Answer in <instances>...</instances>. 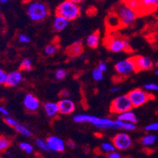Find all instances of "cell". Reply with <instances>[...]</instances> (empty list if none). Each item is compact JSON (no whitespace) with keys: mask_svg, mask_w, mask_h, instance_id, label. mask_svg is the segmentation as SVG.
<instances>
[{"mask_svg":"<svg viewBox=\"0 0 158 158\" xmlns=\"http://www.w3.org/2000/svg\"><path fill=\"white\" fill-rule=\"evenodd\" d=\"M27 15L34 22H41L49 16L50 10L47 4L39 0L30 1L26 7Z\"/></svg>","mask_w":158,"mask_h":158,"instance_id":"obj_1","label":"cell"},{"mask_svg":"<svg viewBox=\"0 0 158 158\" xmlns=\"http://www.w3.org/2000/svg\"><path fill=\"white\" fill-rule=\"evenodd\" d=\"M81 14V9L78 4L70 0H64L57 6L56 15L61 16L68 21H74L78 18Z\"/></svg>","mask_w":158,"mask_h":158,"instance_id":"obj_2","label":"cell"},{"mask_svg":"<svg viewBox=\"0 0 158 158\" xmlns=\"http://www.w3.org/2000/svg\"><path fill=\"white\" fill-rule=\"evenodd\" d=\"M106 48L112 53H120L122 51H131L130 42L126 38L120 35H110L105 41Z\"/></svg>","mask_w":158,"mask_h":158,"instance_id":"obj_3","label":"cell"},{"mask_svg":"<svg viewBox=\"0 0 158 158\" xmlns=\"http://www.w3.org/2000/svg\"><path fill=\"white\" fill-rule=\"evenodd\" d=\"M114 13L118 16L122 26L123 27L130 26L135 21L139 15L138 11L131 8L125 2H123L121 5L119 6Z\"/></svg>","mask_w":158,"mask_h":158,"instance_id":"obj_4","label":"cell"},{"mask_svg":"<svg viewBox=\"0 0 158 158\" xmlns=\"http://www.w3.org/2000/svg\"><path fill=\"white\" fill-rule=\"evenodd\" d=\"M132 106L135 108L140 107L154 98V96L145 89H134L127 94Z\"/></svg>","mask_w":158,"mask_h":158,"instance_id":"obj_5","label":"cell"},{"mask_svg":"<svg viewBox=\"0 0 158 158\" xmlns=\"http://www.w3.org/2000/svg\"><path fill=\"white\" fill-rule=\"evenodd\" d=\"M114 69L117 76L124 78L128 77L129 75L136 72L135 64L133 57H128L116 62L114 66Z\"/></svg>","mask_w":158,"mask_h":158,"instance_id":"obj_6","label":"cell"},{"mask_svg":"<svg viewBox=\"0 0 158 158\" xmlns=\"http://www.w3.org/2000/svg\"><path fill=\"white\" fill-rule=\"evenodd\" d=\"M133 106L127 94L120 95L117 96L112 102L111 106H110V112L113 114L119 115L128 110H131Z\"/></svg>","mask_w":158,"mask_h":158,"instance_id":"obj_7","label":"cell"},{"mask_svg":"<svg viewBox=\"0 0 158 158\" xmlns=\"http://www.w3.org/2000/svg\"><path fill=\"white\" fill-rule=\"evenodd\" d=\"M112 143L118 150H126L132 146V139L125 132H120L113 138Z\"/></svg>","mask_w":158,"mask_h":158,"instance_id":"obj_8","label":"cell"},{"mask_svg":"<svg viewBox=\"0 0 158 158\" xmlns=\"http://www.w3.org/2000/svg\"><path fill=\"white\" fill-rule=\"evenodd\" d=\"M133 58L135 64L136 72L148 71L153 69V62L151 58L145 56H135Z\"/></svg>","mask_w":158,"mask_h":158,"instance_id":"obj_9","label":"cell"},{"mask_svg":"<svg viewBox=\"0 0 158 158\" xmlns=\"http://www.w3.org/2000/svg\"><path fill=\"white\" fill-rule=\"evenodd\" d=\"M47 143L50 150L54 152H63L65 149V143L61 138L51 135L47 139Z\"/></svg>","mask_w":158,"mask_h":158,"instance_id":"obj_10","label":"cell"},{"mask_svg":"<svg viewBox=\"0 0 158 158\" xmlns=\"http://www.w3.org/2000/svg\"><path fill=\"white\" fill-rule=\"evenodd\" d=\"M23 105L24 108L29 112H35L40 106V100L31 93L25 94L23 99Z\"/></svg>","mask_w":158,"mask_h":158,"instance_id":"obj_11","label":"cell"},{"mask_svg":"<svg viewBox=\"0 0 158 158\" xmlns=\"http://www.w3.org/2000/svg\"><path fill=\"white\" fill-rule=\"evenodd\" d=\"M59 107V114L69 115L75 111L76 104L73 100L69 98H62L58 102Z\"/></svg>","mask_w":158,"mask_h":158,"instance_id":"obj_12","label":"cell"},{"mask_svg":"<svg viewBox=\"0 0 158 158\" xmlns=\"http://www.w3.org/2000/svg\"><path fill=\"white\" fill-rule=\"evenodd\" d=\"M24 80L22 73L20 71H13L7 74L6 86L10 87H14L19 85L21 82Z\"/></svg>","mask_w":158,"mask_h":158,"instance_id":"obj_13","label":"cell"},{"mask_svg":"<svg viewBox=\"0 0 158 158\" xmlns=\"http://www.w3.org/2000/svg\"><path fill=\"white\" fill-rule=\"evenodd\" d=\"M92 124L100 129H116L115 120L109 118H98L95 116Z\"/></svg>","mask_w":158,"mask_h":158,"instance_id":"obj_14","label":"cell"},{"mask_svg":"<svg viewBox=\"0 0 158 158\" xmlns=\"http://www.w3.org/2000/svg\"><path fill=\"white\" fill-rule=\"evenodd\" d=\"M84 52V45L80 41H77L69 46L66 49V54L70 57H77Z\"/></svg>","mask_w":158,"mask_h":158,"instance_id":"obj_15","label":"cell"},{"mask_svg":"<svg viewBox=\"0 0 158 158\" xmlns=\"http://www.w3.org/2000/svg\"><path fill=\"white\" fill-rule=\"evenodd\" d=\"M44 110L47 116L49 118H54L59 114V107L57 102H48L44 103Z\"/></svg>","mask_w":158,"mask_h":158,"instance_id":"obj_16","label":"cell"},{"mask_svg":"<svg viewBox=\"0 0 158 158\" xmlns=\"http://www.w3.org/2000/svg\"><path fill=\"white\" fill-rule=\"evenodd\" d=\"M69 21H68L61 16L56 15L54 21H53V28L57 32H61L67 28V26L69 25Z\"/></svg>","mask_w":158,"mask_h":158,"instance_id":"obj_17","label":"cell"},{"mask_svg":"<svg viewBox=\"0 0 158 158\" xmlns=\"http://www.w3.org/2000/svg\"><path fill=\"white\" fill-rule=\"evenodd\" d=\"M106 25L110 29H116L120 27H122V24L120 23L118 16L116 15L115 13H112L108 16L107 18H106Z\"/></svg>","mask_w":158,"mask_h":158,"instance_id":"obj_18","label":"cell"},{"mask_svg":"<svg viewBox=\"0 0 158 158\" xmlns=\"http://www.w3.org/2000/svg\"><path fill=\"white\" fill-rule=\"evenodd\" d=\"M100 44V35L98 31L92 33L89 35L86 39V44L91 49H95L98 47Z\"/></svg>","mask_w":158,"mask_h":158,"instance_id":"obj_19","label":"cell"},{"mask_svg":"<svg viewBox=\"0 0 158 158\" xmlns=\"http://www.w3.org/2000/svg\"><path fill=\"white\" fill-rule=\"evenodd\" d=\"M117 119L124 122H131V123H137L138 118L136 115L131 110H128L124 113H122L117 116Z\"/></svg>","mask_w":158,"mask_h":158,"instance_id":"obj_20","label":"cell"},{"mask_svg":"<svg viewBox=\"0 0 158 158\" xmlns=\"http://www.w3.org/2000/svg\"><path fill=\"white\" fill-rule=\"evenodd\" d=\"M94 118H95V116H92V115L77 114L74 116V117H73V120H74L76 123H90V124H92Z\"/></svg>","mask_w":158,"mask_h":158,"instance_id":"obj_21","label":"cell"},{"mask_svg":"<svg viewBox=\"0 0 158 158\" xmlns=\"http://www.w3.org/2000/svg\"><path fill=\"white\" fill-rule=\"evenodd\" d=\"M140 2V12L141 10H146L149 12L150 10H153L157 6H156V0H139Z\"/></svg>","mask_w":158,"mask_h":158,"instance_id":"obj_22","label":"cell"},{"mask_svg":"<svg viewBox=\"0 0 158 158\" xmlns=\"http://www.w3.org/2000/svg\"><path fill=\"white\" fill-rule=\"evenodd\" d=\"M157 140V136L153 134H147L142 138L141 143L144 146H151L155 144Z\"/></svg>","mask_w":158,"mask_h":158,"instance_id":"obj_23","label":"cell"},{"mask_svg":"<svg viewBox=\"0 0 158 158\" xmlns=\"http://www.w3.org/2000/svg\"><path fill=\"white\" fill-rule=\"evenodd\" d=\"M11 145V141L5 136H0V153H4L9 149Z\"/></svg>","mask_w":158,"mask_h":158,"instance_id":"obj_24","label":"cell"},{"mask_svg":"<svg viewBox=\"0 0 158 158\" xmlns=\"http://www.w3.org/2000/svg\"><path fill=\"white\" fill-rule=\"evenodd\" d=\"M58 50V45L56 43L50 44L44 49V54L47 56H53L57 53Z\"/></svg>","mask_w":158,"mask_h":158,"instance_id":"obj_25","label":"cell"},{"mask_svg":"<svg viewBox=\"0 0 158 158\" xmlns=\"http://www.w3.org/2000/svg\"><path fill=\"white\" fill-rule=\"evenodd\" d=\"M14 128H15V130L17 131L19 134L22 135L24 136V137H27V138L31 137V131H30L26 126L22 125V124H19V123H18V125L16 126Z\"/></svg>","mask_w":158,"mask_h":158,"instance_id":"obj_26","label":"cell"},{"mask_svg":"<svg viewBox=\"0 0 158 158\" xmlns=\"http://www.w3.org/2000/svg\"><path fill=\"white\" fill-rule=\"evenodd\" d=\"M20 69L22 71L30 72L33 69V65L31 61L29 58H24L20 64Z\"/></svg>","mask_w":158,"mask_h":158,"instance_id":"obj_27","label":"cell"},{"mask_svg":"<svg viewBox=\"0 0 158 158\" xmlns=\"http://www.w3.org/2000/svg\"><path fill=\"white\" fill-rule=\"evenodd\" d=\"M123 2H125L128 6H130L132 9L135 10L139 14L141 9L139 0H125V1H123Z\"/></svg>","mask_w":158,"mask_h":158,"instance_id":"obj_28","label":"cell"},{"mask_svg":"<svg viewBox=\"0 0 158 158\" xmlns=\"http://www.w3.org/2000/svg\"><path fill=\"white\" fill-rule=\"evenodd\" d=\"M101 149L102 150V152L106 153H110L111 152L114 151L116 148H115L114 145L113 143H109V142H106V143H103L101 146Z\"/></svg>","mask_w":158,"mask_h":158,"instance_id":"obj_29","label":"cell"},{"mask_svg":"<svg viewBox=\"0 0 158 158\" xmlns=\"http://www.w3.org/2000/svg\"><path fill=\"white\" fill-rule=\"evenodd\" d=\"M19 148L21 150H22V151L25 152L26 153H31L33 152V149H34V148H33V146H31L30 143H24V142H21V143H19Z\"/></svg>","mask_w":158,"mask_h":158,"instance_id":"obj_30","label":"cell"},{"mask_svg":"<svg viewBox=\"0 0 158 158\" xmlns=\"http://www.w3.org/2000/svg\"><path fill=\"white\" fill-rule=\"evenodd\" d=\"M103 77H104V75H103L102 72L98 69L97 68L94 69L92 71V77L94 79V80H95V81H102L103 80Z\"/></svg>","mask_w":158,"mask_h":158,"instance_id":"obj_31","label":"cell"},{"mask_svg":"<svg viewBox=\"0 0 158 158\" xmlns=\"http://www.w3.org/2000/svg\"><path fill=\"white\" fill-rule=\"evenodd\" d=\"M35 143H36L37 146H38L40 149H43L44 151H49L50 149H49L48 146H47V141H44L41 139H37L35 140Z\"/></svg>","mask_w":158,"mask_h":158,"instance_id":"obj_32","label":"cell"},{"mask_svg":"<svg viewBox=\"0 0 158 158\" xmlns=\"http://www.w3.org/2000/svg\"><path fill=\"white\" fill-rule=\"evenodd\" d=\"M67 76V72L63 69H59L55 72V78L57 80H62Z\"/></svg>","mask_w":158,"mask_h":158,"instance_id":"obj_33","label":"cell"},{"mask_svg":"<svg viewBox=\"0 0 158 158\" xmlns=\"http://www.w3.org/2000/svg\"><path fill=\"white\" fill-rule=\"evenodd\" d=\"M4 121H5V123H6L7 125H9L13 127H15L18 124V120H15V119L13 118V117H10V116H6L5 119H4Z\"/></svg>","mask_w":158,"mask_h":158,"instance_id":"obj_34","label":"cell"},{"mask_svg":"<svg viewBox=\"0 0 158 158\" xmlns=\"http://www.w3.org/2000/svg\"><path fill=\"white\" fill-rule=\"evenodd\" d=\"M135 128H136L135 123H131V122L123 121L122 129H123L124 131H134Z\"/></svg>","mask_w":158,"mask_h":158,"instance_id":"obj_35","label":"cell"},{"mask_svg":"<svg viewBox=\"0 0 158 158\" xmlns=\"http://www.w3.org/2000/svg\"><path fill=\"white\" fill-rule=\"evenodd\" d=\"M145 131H158V122L149 123L145 127Z\"/></svg>","mask_w":158,"mask_h":158,"instance_id":"obj_36","label":"cell"},{"mask_svg":"<svg viewBox=\"0 0 158 158\" xmlns=\"http://www.w3.org/2000/svg\"><path fill=\"white\" fill-rule=\"evenodd\" d=\"M18 41L21 44H29L31 42V39L25 34H21L18 37Z\"/></svg>","mask_w":158,"mask_h":158,"instance_id":"obj_37","label":"cell"},{"mask_svg":"<svg viewBox=\"0 0 158 158\" xmlns=\"http://www.w3.org/2000/svg\"><path fill=\"white\" fill-rule=\"evenodd\" d=\"M7 78V73L0 69V85H5Z\"/></svg>","mask_w":158,"mask_h":158,"instance_id":"obj_38","label":"cell"},{"mask_svg":"<svg viewBox=\"0 0 158 158\" xmlns=\"http://www.w3.org/2000/svg\"><path fill=\"white\" fill-rule=\"evenodd\" d=\"M156 84H153V83H149V84H146L144 85V89L149 92L150 91H155V89H156Z\"/></svg>","mask_w":158,"mask_h":158,"instance_id":"obj_39","label":"cell"},{"mask_svg":"<svg viewBox=\"0 0 158 158\" xmlns=\"http://www.w3.org/2000/svg\"><path fill=\"white\" fill-rule=\"evenodd\" d=\"M97 69H99L100 71H102V73L106 72L107 70V64L104 61H101V62H99L97 66Z\"/></svg>","mask_w":158,"mask_h":158,"instance_id":"obj_40","label":"cell"},{"mask_svg":"<svg viewBox=\"0 0 158 158\" xmlns=\"http://www.w3.org/2000/svg\"><path fill=\"white\" fill-rule=\"evenodd\" d=\"M108 158H123L122 157L121 154L118 152L114 151L111 152V153H108Z\"/></svg>","mask_w":158,"mask_h":158,"instance_id":"obj_41","label":"cell"},{"mask_svg":"<svg viewBox=\"0 0 158 158\" xmlns=\"http://www.w3.org/2000/svg\"><path fill=\"white\" fill-rule=\"evenodd\" d=\"M60 97L62 98H69L70 96V92L68 90H62L59 94Z\"/></svg>","mask_w":158,"mask_h":158,"instance_id":"obj_42","label":"cell"},{"mask_svg":"<svg viewBox=\"0 0 158 158\" xmlns=\"http://www.w3.org/2000/svg\"><path fill=\"white\" fill-rule=\"evenodd\" d=\"M0 113H2V114L5 116H9L10 115L9 111H8L5 107H3V106H0Z\"/></svg>","mask_w":158,"mask_h":158,"instance_id":"obj_43","label":"cell"},{"mask_svg":"<svg viewBox=\"0 0 158 158\" xmlns=\"http://www.w3.org/2000/svg\"><path fill=\"white\" fill-rule=\"evenodd\" d=\"M67 146H68L69 148H70V149H74V148L76 147V143H75L74 141L69 140L68 142H67Z\"/></svg>","mask_w":158,"mask_h":158,"instance_id":"obj_44","label":"cell"},{"mask_svg":"<svg viewBox=\"0 0 158 158\" xmlns=\"http://www.w3.org/2000/svg\"><path fill=\"white\" fill-rule=\"evenodd\" d=\"M120 87H118V86H113V87H112L111 89H110L112 93L118 92V91H120Z\"/></svg>","mask_w":158,"mask_h":158,"instance_id":"obj_45","label":"cell"},{"mask_svg":"<svg viewBox=\"0 0 158 158\" xmlns=\"http://www.w3.org/2000/svg\"><path fill=\"white\" fill-rule=\"evenodd\" d=\"M70 1H72V2H75V3H77V4H79V3H81L84 0H70Z\"/></svg>","mask_w":158,"mask_h":158,"instance_id":"obj_46","label":"cell"},{"mask_svg":"<svg viewBox=\"0 0 158 158\" xmlns=\"http://www.w3.org/2000/svg\"><path fill=\"white\" fill-rule=\"evenodd\" d=\"M8 1H9V0H0V2H8Z\"/></svg>","mask_w":158,"mask_h":158,"instance_id":"obj_47","label":"cell"},{"mask_svg":"<svg viewBox=\"0 0 158 158\" xmlns=\"http://www.w3.org/2000/svg\"><path fill=\"white\" fill-rule=\"evenodd\" d=\"M155 66H156V68L158 69V60H157V61H156V64H155Z\"/></svg>","mask_w":158,"mask_h":158,"instance_id":"obj_48","label":"cell"},{"mask_svg":"<svg viewBox=\"0 0 158 158\" xmlns=\"http://www.w3.org/2000/svg\"><path fill=\"white\" fill-rule=\"evenodd\" d=\"M155 90H156V92L158 93V85L157 84H156V89H155Z\"/></svg>","mask_w":158,"mask_h":158,"instance_id":"obj_49","label":"cell"},{"mask_svg":"<svg viewBox=\"0 0 158 158\" xmlns=\"http://www.w3.org/2000/svg\"><path fill=\"white\" fill-rule=\"evenodd\" d=\"M155 74H156V76H157V77H158V69H156V71L155 72Z\"/></svg>","mask_w":158,"mask_h":158,"instance_id":"obj_50","label":"cell"},{"mask_svg":"<svg viewBox=\"0 0 158 158\" xmlns=\"http://www.w3.org/2000/svg\"><path fill=\"white\" fill-rule=\"evenodd\" d=\"M156 6H158V0H156Z\"/></svg>","mask_w":158,"mask_h":158,"instance_id":"obj_51","label":"cell"},{"mask_svg":"<svg viewBox=\"0 0 158 158\" xmlns=\"http://www.w3.org/2000/svg\"><path fill=\"white\" fill-rule=\"evenodd\" d=\"M94 158H99V157H98V156H94Z\"/></svg>","mask_w":158,"mask_h":158,"instance_id":"obj_52","label":"cell"},{"mask_svg":"<svg viewBox=\"0 0 158 158\" xmlns=\"http://www.w3.org/2000/svg\"><path fill=\"white\" fill-rule=\"evenodd\" d=\"M0 158H4V157H2V156H0Z\"/></svg>","mask_w":158,"mask_h":158,"instance_id":"obj_53","label":"cell"},{"mask_svg":"<svg viewBox=\"0 0 158 158\" xmlns=\"http://www.w3.org/2000/svg\"><path fill=\"white\" fill-rule=\"evenodd\" d=\"M0 19H1V15H0Z\"/></svg>","mask_w":158,"mask_h":158,"instance_id":"obj_54","label":"cell"},{"mask_svg":"<svg viewBox=\"0 0 158 158\" xmlns=\"http://www.w3.org/2000/svg\"><path fill=\"white\" fill-rule=\"evenodd\" d=\"M123 1H125V0H123Z\"/></svg>","mask_w":158,"mask_h":158,"instance_id":"obj_55","label":"cell"}]
</instances>
